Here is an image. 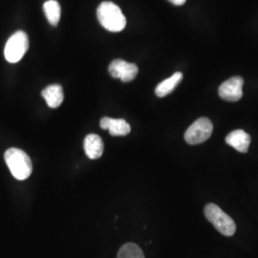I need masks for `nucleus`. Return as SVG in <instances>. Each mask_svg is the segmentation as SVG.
<instances>
[{
	"label": "nucleus",
	"mask_w": 258,
	"mask_h": 258,
	"mask_svg": "<svg viewBox=\"0 0 258 258\" xmlns=\"http://www.w3.org/2000/svg\"><path fill=\"white\" fill-rule=\"evenodd\" d=\"M97 17L102 27L109 32H120L126 26V19L120 7L110 1H104L99 6Z\"/></svg>",
	"instance_id": "obj_1"
},
{
	"label": "nucleus",
	"mask_w": 258,
	"mask_h": 258,
	"mask_svg": "<svg viewBox=\"0 0 258 258\" xmlns=\"http://www.w3.org/2000/svg\"><path fill=\"white\" fill-rule=\"evenodd\" d=\"M4 158L11 173L16 179L23 181L32 174V161L23 150L16 148H9L5 152Z\"/></svg>",
	"instance_id": "obj_2"
},
{
	"label": "nucleus",
	"mask_w": 258,
	"mask_h": 258,
	"mask_svg": "<svg viewBox=\"0 0 258 258\" xmlns=\"http://www.w3.org/2000/svg\"><path fill=\"white\" fill-rule=\"evenodd\" d=\"M206 218L212 223L214 228L225 236H232L236 231V225L230 215L223 212L215 204H208L205 207Z\"/></svg>",
	"instance_id": "obj_3"
},
{
	"label": "nucleus",
	"mask_w": 258,
	"mask_h": 258,
	"mask_svg": "<svg viewBox=\"0 0 258 258\" xmlns=\"http://www.w3.org/2000/svg\"><path fill=\"white\" fill-rule=\"evenodd\" d=\"M29 48V38L23 31H18L10 37L4 49V55L7 61L17 63L24 56Z\"/></svg>",
	"instance_id": "obj_4"
},
{
	"label": "nucleus",
	"mask_w": 258,
	"mask_h": 258,
	"mask_svg": "<svg viewBox=\"0 0 258 258\" xmlns=\"http://www.w3.org/2000/svg\"><path fill=\"white\" fill-rule=\"evenodd\" d=\"M213 125L210 119L200 118L186 129L184 140L188 145H199L208 141L212 136Z\"/></svg>",
	"instance_id": "obj_5"
},
{
	"label": "nucleus",
	"mask_w": 258,
	"mask_h": 258,
	"mask_svg": "<svg viewBox=\"0 0 258 258\" xmlns=\"http://www.w3.org/2000/svg\"><path fill=\"white\" fill-rule=\"evenodd\" d=\"M109 73L115 79H120L123 83L132 82L138 75V66L123 59H115L109 65Z\"/></svg>",
	"instance_id": "obj_6"
},
{
	"label": "nucleus",
	"mask_w": 258,
	"mask_h": 258,
	"mask_svg": "<svg viewBox=\"0 0 258 258\" xmlns=\"http://www.w3.org/2000/svg\"><path fill=\"white\" fill-rule=\"evenodd\" d=\"M244 81L239 76L232 77L222 83L218 89V94L224 101L238 102L243 96Z\"/></svg>",
	"instance_id": "obj_7"
},
{
	"label": "nucleus",
	"mask_w": 258,
	"mask_h": 258,
	"mask_svg": "<svg viewBox=\"0 0 258 258\" xmlns=\"http://www.w3.org/2000/svg\"><path fill=\"white\" fill-rule=\"evenodd\" d=\"M250 141V136L242 129L233 130L226 137V143L241 153L248 152Z\"/></svg>",
	"instance_id": "obj_8"
},
{
	"label": "nucleus",
	"mask_w": 258,
	"mask_h": 258,
	"mask_svg": "<svg viewBox=\"0 0 258 258\" xmlns=\"http://www.w3.org/2000/svg\"><path fill=\"white\" fill-rule=\"evenodd\" d=\"M100 125L102 129L108 130L112 136H126L131 130L128 122L122 119H112L108 117H103L101 120Z\"/></svg>",
	"instance_id": "obj_9"
},
{
	"label": "nucleus",
	"mask_w": 258,
	"mask_h": 258,
	"mask_svg": "<svg viewBox=\"0 0 258 258\" xmlns=\"http://www.w3.org/2000/svg\"><path fill=\"white\" fill-rule=\"evenodd\" d=\"M83 148L86 156L91 160L102 157L104 149L102 138L96 134H89L85 137Z\"/></svg>",
	"instance_id": "obj_10"
},
{
	"label": "nucleus",
	"mask_w": 258,
	"mask_h": 258,
	"mask_svg": "<svg viewBox=\"0 0 258 258\" xmlns=\"http://www.w3.org/2000/svg\"><path fill=\"white\" fill-rule=\"evenodd\" d=\"M41 95L46 101L48 106L51 108H57L64 99L63 89L59 84H51L47 86L42 90Z\"/></svg>",
	"instance_id": "obj_11"
},
{
	"label": "nucleus",
	"mask_w": 258,
	"mask_h": 258,
	"mask_svg": "<svg viewBox=\"0 0 258 258\" xmlns=\"http://www.w3.org/2000/svg\"><path fill=\"white\" fill-rule=\"evenodd\" d=\"M183 74L181 72H176L170 78L163 81L157 85L155 93L159 98H164L172 92L177 85L182 82Z\"/></svg>",
	"instance_id": "obj_12"
},
{
	"label": "nucleus",
	"mask_w": 258,
	"mask_h": 258,
	"mask_svg": "<svg viewBox=\"0 0 258 258\" xmlns=\"http://www.w3.org/2000/svg\"><path fill=\"white\" fill-rule=\"evenodd\" d=\"M43 10L49 23L53 26H56L59 22L61 14L59 3L55 0H48L43 5Z\"/></svg>",
	"instance_id": "obj_13"
},
{
	"label": "nucleus",
	"mask_w": 258,
	"mask_h": 258,
	"mask_svg": "<svg viewBox=\"0 0 258 258\" xmlns=\"http://www.w3.org/2000/svg\"><path fill=\"white\" fill-rule=\"evenodd\" d=\"M117 258H145V255L138 245L127 243L120 248Z\"/></svg>",
	"instance_id": "obj_14"
},
{
	"label": "nucleus",
	"mask_w": 258,
	"mask_h": 258,
	"mask_svg": "<svg viewBox=\"0 0 258 258\" xmlns=\"http://www.w3.org/2000/svg\"><path fill=\"white\" fill-rule=\"evenodd\" d=\"M169 2H171L172 4H174L176 6H182L185 3L186 0H168Z\"/></svg>",
	"instance_id": "obj_15"
}]
</instances>
